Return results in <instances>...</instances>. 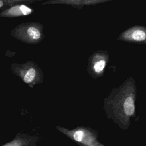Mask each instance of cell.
I'll return each instance as SVG.
<instances>
[{
	"label": "cell",
	"instance_id": "obj_3",
	"mask_svg": "<svg viewBox=\"0 0 146 146\" xmlns=\"http://www.w3.org/2000/svg\"><path fill=\"white\" fill-rule=\"evenodd\" d=\"M57 129L80 146H100L98 132L91 128L80 126L72 129L57 127Z\"/></svg>",
	"mask_w": 146,
	"mask_h": 146
},
{
	"label": "cell",
	"instance_id": "obj_5",
	"mask_svg": "<svg viewBox=\"0 0 146 146\" xmlns=\"http://www.w3.org/2000/svg\"><path fill=\"white\" fill-rule=\"evenodd\" d=\"M117 40L129 43L146 44V27L140 25L131 26L120 33Z\"/></svg>",
	"mask_w": 146,
	"mask_h": 146
},
{
	"label": "cell",
	"instance_id": "obj_11",
	"mask_svg": "<svg viewBox=\"0 0 146 146\" xmlns=\"http://www.w3.org/2000/svg\"><path fill=\"white\" fill-rule=\"evenodd\" d=\"M100 146H104V145L101 143V144H100Z\"/></svg>",
	"mask_w": 146,
	"mask_h": 146
},
{
	"label": "cell",
	"instance_id": "obj_8",
	"mask_svg": "<svg viewBox=\"0 0 146 146\" xmlns=\"http://www.w3.org/2000/svg\"><path fill=\"white\" fill-rule=\"evenodd\" d=\"M35 74H36V71L34 68H29L27 71L26 74L24 76L23 81L26 83H29L31 82L35 78Z\"/></svg>",
	"mask_w": 146,
	"mask_h": 146
},
{
	"label": "cell",
	"instance_id": "obj_1",
	"mask_svg": "<svg viewBox=\"0 0 146 146\" xmlns=\"http://www.w3.org/2000/svg\"><path fill=\"white\" fill-rule=\"evenodd\" d=\"M136 93L135 80L129 77L104 99L103 109L107 118L123 130L128 129L131 118L136 116Z\"/></svg>",
	"mask_w": 146,
	"mask_h": 146
},
{
	"label": "cell",
	"instance_id": "obj_6",
	"mask_svg": "<svg viewBox=\"0 0 146 146\" xmlns=\"http://www.w3.org/2000/svg\"><path fill=\"white\" fill-rule=\"evenodd\" d=\"M34 9L23 3L14 4L0 12L1 18H15L27 16L32 14Z\"/></svg>",
	"mask_w": 146,
	"mask_h": 146
},
{
	"label": "cell",
	"instance_id": "obj_9",
	"mask_svg": "<svg viewBox=\"0 0 146 146\" xmlns=\"http://www.w3.org/2000/svg\"><path fill=\"white\" fill-rule=\"evenodd\" d=\"M43 0H5V1L6 2L8 7L11 6L14 4L17 3H22L23 2H27V3H31L35 1H40Z\"/></svg>",
	"mask_w": 146,
	"mask_h": 146
},
{
	"label": "cell",
	"instance_id": "obj_7",
	"mask_svg": "<svg viewBox=\"0 0 146 146\" xmlns=\"http://www.w3.org/2000/svg\"><path fill=\"white\" fill-rule=\"evenodd\" d=\"M113 0H48L42 5H67L82 9L83 6L96 5Z\"/></svg>",
	"mask_w": 146,
	"mask_h": 146
},
{
	"label": "cell",
	"instance_id": "obj_2",
	"mask_svg": "<svg viewBox=\"0 0 146 146\" xmlns=\"http://www.w3.org/2000/svg\"><path fill=\"white\" fill-rule=\"evenodd\" d=\"M43 26L39 22H25L19 24L10 31V35L22 42L36 44L44 38Z\"/></svg>",
	"mask_w": 146,
	"mask_h": 146
},
{
	"label": "cell",
	"instance_id": "obj_4",
	"mask_svg": "<svg viewBox=\"0 0 146 146\" xmlns=\"http://www.w3.org/2000/svg\"><path fill=\"white\" fill-rule=\"evenodd\" d=\"M109 60V53L105 50H98L92 53L88 60L87 72L94 79L102 77Z\"/></svg>",
	"mask_w": 146,
	"mask_h": 146
},
{
	"label": "cell",
	"instance_id": "obj_10",
	"mask_svg": "<svg viewBox=\"0 0 146 146\" xmlns=\"http://www.w3.org/2000/svg\"><path fill=\"white\" fill-rule=\"evenodd\" d=\"M5 7H8L6 2L5 1V0H0V9Z\"/></svg>",
	"mask_w": 146,
	"mask_h": 146
}]
</instances>
